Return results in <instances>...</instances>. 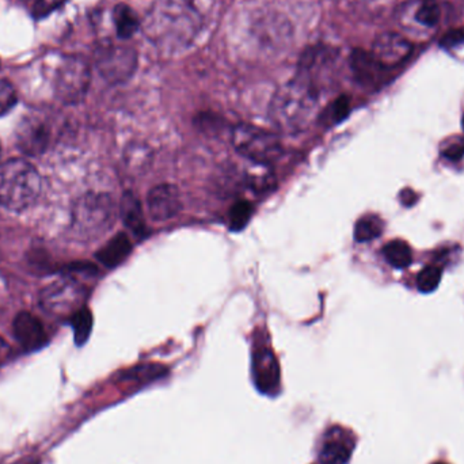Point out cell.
Listing matches in <instances>:
<instances>
[{
	"instance_id": "6da1fadb",
	"label": "cell",
	"mask_w": 464,
	"mask_h": 464,
	"mask_svg": "<svg viewBox=\"0 0 464 464\" xmlns=\"http://www.w3.org/2000/svg\"><path fill=\"white\" fill-rule=\"evenodd\" d=\"M199 31V14L188 0H159L144 23L147 39L167 51L188 47Z\"/></svg>"
},
{
	"instance_id": "7a4b0ae2",
	"label": "cell",
	"mask_w": 464,
	"mask_h": 464,
	"mask_svg": "<svg viewBox=\"0 0 464 464\" xmlns=\"http://www.w3.org/2000/svg\"><path fill=\"white\" fill-rule=\"evenodd\" d=\"M320 94V88L298 75L274 93L269 107L272 123L288 134L303 131L317 113Z\"/></svg>"
},
{
	"instance_id": "3957f363",
	"label": "cell",
	"mask_w": 464,
	"mask_h": 464,
	"mask_svg": "<svg viewBox=\"0 0 464 464\" xmlns=\"http://www.w3.org/2000/svg\"><path fill=\"white\" fill-rule=\"evenodd\" d=\"M42 193V177L25 159L0 164V207L21 212L32 207Z\"/></svg>"
},
{
	"instance_id": "277c9868",
	"label": "cell",
	"mask_w": 464,
	"mask_h": 464,
	"mask_svg": "<svg viewBox=\"0 0 464 464\" xmlns=\"http://www.w3.org/2000/svg\"><path fill=\"white\" fill-rule=\"evenodd\" d=\"M117 207L107 194L90 193L83 196L72 213V228L80 238L97 239L115 226Z\"/></svg>"
},
{
	"instance_id": "5b68a950",
	"label": "cell",
	"mask_w": 464,
	"mask_h": 464,
	"mask_svg": "<svg viewBox=\"0 0 464 464\" xmlns=\"http://www.w3.org/2000/svg\"><path fill=\"white\" fill-rule=\"evenodd\" d=\"M231 143L239 155L261 166L274 163L283 155V144L276 135L249 124L232 129Z\"/></svg>"
},
{
	"instance_id": "8992f818",
	"label": "cell",
	"mask_w": 464,
	"mask_h": 464,
	"mask_svg": "<svg viewBox=\"0 0 464 464\" xmlns=\"http://www.w3.org/2000/svg\"><path fill=\"white\" fill-rule=\"evenodd\" d=\"M96 66L107 82L120 85L136 71V51L125 44L102 42L96 52Z\"/></svg>"
},
{
	"instance_id": "52a82bcc",
	"label": "cell",
	"mask_w": 464,
	"mask_h": 464,
	"mask_svg": "<svg viewBox=\"0 0 464 464\" xmlns=\"http://www.w3.org/2000/svg\"><path fill=\"white\" fill-rule=\"evenodd\" d=\"M90 67L79 56H67L56 75V94L64 104H79L90 86Z\"/></svg>"
},
{
	"instance_id": "ba28073f",
	"label": "cell",
	"mask_w": 464,
	"mask_h": 464,
	"mask_svg": "<svg viewBox=\"0 0 464 464\" xmlns=\"http://www.w3.org/2000/svg\"><path fill=\"white\" fill-rule=\"evenodd\" d=\"M85 296V288L71 276H67L48 285L42 291L40 302L45 311L51 315L70 318L78 310L82 309Z\"/></svg>"
},
{
	"instance_id": "9c48e42d",
	"label": "cell",
	"mask_w": 464,
	"mask_h": 464,
	"mask_svg": "<svg viewBox=\"0 0 464 464\" xmlns=\"http://www.w3.org/2000/svg\"><path fill=\"white\" fill-rule=\"evenodd\" d=\"M357 437L344 426L333 425L323 432L318 444L320 464H348L352 458Z\"/></svg>"
},
{
	"instance_id": "30bf717a",
	"label": "cell",
	"mask_w": 464,
	"mask_h": 464,
	"mask_svg": "<svg viewBox=\"0 0 464 464\" xmlns=\"http://www.w3.org/2000/svg\"><path fill=\"white\" fill-rule=\"evenodd\" d=\"M253 382L260 393L269 396L279 395L282 375L279 361L271 348L257 347L253 350Z\"/></svg>"
},
{
	"instance_id": "8fae6325",
	"label": "cell",
	"mask_w": 464,
	"mask_h": 464,
	"mask_svg": "<svg viewBox=\"0 0 464 464\" xmlns=\"http://www.w3.org/2000/svg\"><path fill=\"white\" fill-rule=\"evenodd\" d=\"M145 205L151 220L156 223L172 220L182 210L180 189L172 183H159L148 191Z\"/></svg>"
},
{
	"instance_id": "7c38bea8",
	"label": "cell",
	"mask_w": 464,
	"mask_h": 464,
	"mask_svg": "<svg viewBox=\"0 0 464 464\" xmlns=\"http://www.w3.org/2000/svg\"><path fill=\"white\" fill-rule=\"evenodd\" d=\"M412 52V42L406 37L387 32L375 40L371 53L383 69L390 70L406 61Z\"/></svg>"
},
{
	"instance_id": "4fadbf2b",
	"label": "cell",
	"mask_w": 464,
	"mask_h": 464,
	"mask_svg": "<svg viewBox=\"0 0 464 464\" xmlns=\"http://www.w3.org/2000/svg\"><path fill=\"white\" fill-rule=\"evenodd\" d=\"M15 139L21 153L28 156H40L45 153L50 144V129L44 121L29 116L18 125Z\"/></svg>"
},
{
	"instance_id": "5bb4252c",
	"label": "cell",
	"mask_w": 464,
	"mask_h": 464,
	"mask_svg": "<svg viewBox=\"0 0 464 464\" xmlns=\"http://www.w3.org/2000/svg\"><path fill=\"white\" fill-rule=\"evenodd\" d=\"M13 333L17 339L18 344L26 352H37L48 344V336L44 326L39 318L31 312L23 311L15 317L13 322Z\"/></svg>"
},
{
	"instance_id": "9a60e30c",
	"label": "cell",
	"mask_w": 464,
	"mask_h": 464,
	"mask_svg": "<svg viewBox=\"0 0 464 464\" xmlns=\"http://www.w3.org/2000/svg\"><path fill=\"white\" fill-rule=\"evenodd\" d=\"M118 212H120L124 226L135 238L144 239L148 236L144 210H143L139 199L132 191H126L123 194Z\"/></svg>"
},
{
	"instance_id": "2e32d148",
	"label": "cell",
	"mask_w": 464,
	"mask_h": 464,
	"mask_svg": "<svg viewBox=\"0 0 464 464\" xmlns=\"http://www.w3.org/2000/svg\"><path fill=\"white\" fill-rule=\"evenodd\" d=\"M134 250L131 239L125 232H118L105 246L96 253L97 260L107 268H117L131 255Z\"/></svg>"
},
{
	"instance_id": "e0dca14e",
	"label": "cell",
	"mask_w": 464,
	"mask_h": 464,
	"mask_svg": "<svg viewBox=\"0 0 464 464\" xmlns=\"http://www.w3.org/2000/svg\"><path fill=\"white\" fill-rule=\"evenodd\" d=\"M350 67H352L358 82L369 86L376 85L382 78L383 72L387 71L375 60L371 52L361 50L353 51L352 56H350Z\"/></svg>"
},
{
	"instance_id": "ac0fdd59",
	"label": "cell",
	"mask_w": 464,
	"mask_h": 464,
	"mask_svg": "<svg viewBox=\"0 0 464 464\" xmlns=\"http://www.w3.org/2000/svg\"><path fill=\"white\" fill-rule=\"evenodd\" d=\"M113 21H115L118 39L121 40L131 39L140 28V21L136 13L128 5L121 4L115 7Z\"/></svg>"
},
{
	"instance_id": "d6986e66",
	"label": "cell",
	"mask_w": 464,
	"mask_h": 464,
	"mask_svg": "<svg viewBox=\"0 0 464 464\" xmlns=\"http://www.w3.org/2000/svg\"><path fill=\"white\" fill-rule=\"evenodd\" d=\"M385 229V223L382 218L374 213L363 216L358 218L355 226V239L360 244L364 242H371L374 239L379 238Z\"/></svg>"
},
{
	"instance_id": "ffe728a7",
	"label": "cell",
	"mask_w": 464,
	"mask_h": 464,
	"mask_svg": "<svg viewBox=\"0 0 464 464\" xmlns=\"http://www.w3.org/2000/svg\"><path fill=\"white\" fill-rule=\"evenodd\" d=\"M383 255H385V261L395 269L407 268L413 261V253L409 245L399 239L385 245L383 247Z\"/></svg>"
},
{
	"instance_id": "44dd1931",
	"label": "cell",
	"mask_w": 464,
	"mask_h": 464,
	"mask_svg": "<svg viewBox=\"0 0 464 464\" xmlns=\"http://www.w3.org/2000/svg\"><path fill=\"white\" fill-rule=\"evenodd\" d=\"M69 322L74 329L75 344L78 347H82L88 342L91 330H93V314H91L90 310L82 307L69 318Z\"/></svg>"
},
{
	"instance_id": "7402d4cb",
	"label": "cell",
	"mask_w": 464,
	"mask_h": 464,
	"mask_svg": "<svg viewBox=\"0 0 464 464\" xmlns=\"http://www.w3.org/2000/svg\"><path fill=\"white\" fill-rule=\"evenodd\" d=\"M350 102L348 97L342 96L331 102L322 113V123L331 126L341 123L349 116Z\"/></svg>"
},
{
	"instance_id": "603a6c76",
	"label": "cell",
	"mask_w": 464,
	"mask_h": 464,
	"mask_svg": "<svg viewBox=\"0 0 464 464\" xmlns=\"http://www.w3.org/2000/svg\"><path fill=\"white\" fill-rule=\"evenodd\" d=\"M441 18V9L434 0H425L418 7L414 14L415 23L422 25L423 28H434Z\"/></svg>"
},
{
	"instance_id": "cb8c5ba5",
	"label": "cell",
	"mask_w": 464,
	"mask_h": 464,
	"mask_svg": "<svg viewBox=\"0 0 464 464\" xmlns=\"http://www.w3.org/2000/svg\"><path fill=\"white\" fill-rule=\"evenodd\" d=\"M253 216V207L250 202L238 201L229 210V228L232 231H242L249 224Z\"/></svg>"
},
{
	"instance_id": "d4e9b609",
	"label": "cell",
	"mask_w": 464,
	"mask_h": 464,
	"mask_svg": "<svg viewBox=\"0 0 464 464\" xmlns=\"http://www.w3.org/2000/svg\"><path fill=\"white\" fill-rule=\"evenodd\" d=\"M441 269L429 265L420 272L417 277V287L421 292L431 293L437 290L441 282Z\"/></svg>"
},
{
	"instance_id": "484cf974",
	"label": "cell",
	"mask_w": 464,
	"mask_h": 464,
	"mask_svg": "<svg viewBox=\"0 0 464 464\" xmlns=\"http://www.w3.org/2000/svg\"><path fill=\"white\" fill-rule=\"evenodd\" d=\"M17 91L7 80L0 79V117L17 105Z\"/></svg>"
},
{
	"instance_id": "4316f807",
	"label": "cell",
	"mask_w": 464,
	"mask_h": 464,
	"mask_svg": "<svg viewBox=\"0 0 464 464\" xmlns=\"http://www.w3.org/2000/svg\"><path fill=\"white\" fill-rule=\"evenodd\" d=\"M440 153L452 162L460 161L464 156V137L453 136L442 142Z\"/></svg>"
},
{
	"instance_id": "83f0119b",
	"label": "cell",
	"mask_w": 464,
	"mask_h": 464,
	"mask_svg": "<svg viewBox=\"0 0 464 464\" xmlns=\"http://www.w3.org/2000/svg\"><path fill=\"white\" fill-rule=\"evenodd\" d=\"M66 0H37L33 7V17L36 20H42L47 18L48 15L52 14L53 12L63 6Z\"/></svg>"
},
{
	"instance_id": "f1b7e54d",
	"label": "cell",
	"mask_w": 464,
	"mask_h": 464,
	"mask_svg": "<svg viewBox=\"0 0 464 464\" xmlns=\"http://www.w3.org/2000/svg\"><path fill=\"white\" fill-rule=\"evenodd\" d=\"M460 44H464V26L463 28L452 29L441 39V45L445 48L458 47Z\"/></svg>"
},
{
	"instance_id": "f546056e",
	"label": "cell",
	"mask_w": 464,
	"mask_h": 464,
	"mask_svg": "<svg viewBox=\"0 0 464 464\" xmlns=\"http://www.w3.org/2000/svg\"><path fill=\"white\" fill-rule=\"evenodd\" d=\"M10 352H12V349H10L9 345L0 337V367L4 366V364L9 360Z\"/></svg>"
},
{
	"instance_id": "4dcf8cb0",
	"label": "cell",
	"mask_w": 464,
	"mask_h": 464,
	"mask_svg": "<svg viewBox=\"0 0 464 464\" xmlns=\"http://www.w3.org/2000/svg\"><path fill=\"white\" fill-rule=\"evenodd\" d=\"M17 464H39V461L33 460V459H26V460L20 461Z\"/></svg>"
},
{
	"instance_id": "1f68e13d",
	"label": "cell",
	"mask_w": 464,
	"mask_h": 464,
	"mask_svg": "<svg viewBox=\"0 0 464 464\" xmlns=\"http://www.w3.org/2000/svg\"><path fill=\"white\" fill-rule=\"evenodd\" d=\"M433 464H447V463H442V461H436V463H433Z\"/></svg>"
},
{
	"instance_id": "d6a6232c",
	"label": "cell",
	"mask_w": 464,
	"mask_h": 464,
	"mask_svg": "<svg viewBox=\"0 0 464 464\" xmlns=\"http://www.w3.org/2000/svg\"><path fill=\"white\" fill-rule=\"evenodd\" d=\"M461 124H463V129H464V116H463V120H461Z\"/></svg>"
}]
</instances>
